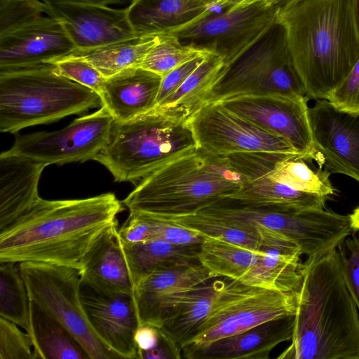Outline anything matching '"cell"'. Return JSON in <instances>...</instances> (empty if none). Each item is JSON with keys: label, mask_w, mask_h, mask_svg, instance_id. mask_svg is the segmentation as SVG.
<instances>
[{"label": "cell", "mask_w": 359, "mask_h": 359, "mask_svg": "<svg viewBox=\"0 0 359 359\" xmlns=\"http://www.w3.org/2000/svg\"><path fill=\"white\" fill-rule=\"evenodd\" d=\"M123 205L113 193L81 199L39 198L0 231V263L36 262L81 270L84 255L116 220Z\"/></svg>", "instance_id": "6da1fadb"}, {"label": "cell", "mask_w": 359, "mask_h": 359, "mask_svg": "<svg viewBox=\"0 0 359 359\" xmlns=\"http://www.w3.org/2000/svg\"><path fill=\"white\" fill-rule=\"evenodd\" d=\"M290 345L279 359H359V312L334 248L307 257Z\"/></svg>", "instance_id": "7a4b0ae2"}, {"label": "cell", "mask_w": 359, "mask_h": 359, "mask_svg": "<svg viewBox=\"0 0 359 359\" xmlns=\"http://www.w3.org/2000/svg\"><path fill=\"white\" fill-rule=\"evenodd\" d=\"M279 8L278 22L306 96L327 100L359 59L351 0H297Z\"/></svg>", "instance_id": "3957f363"}, {"label": "cell", "mask_w": 359, "mask_h": 359, "mask_svg": "<svg viewBox=\"0 0 359 359\" xmlns=\"http://www.w3.org/2000/svg\"><path fill=\"white\" fill-rule=\"evenodd\" d=\"M244 181L227 155L198 147L143 178L122 202L129 212L159 217L189 215L233 195Z\"/></svg>", "instance_id": "277c9868"}, {"label": "cell", "mask_w": 359, "mask_h": 359, "mask_svg": "<svg viewBox=\"0 0 359 359\" xmlns=\"http://www.w3.org/2000/svg\"><path fill=\"white\" fill-rule=\"evenodd\" d=\"M102 107L100 96L53 63L0 70V131L17 133Z\"/></svg>", "instance_id": "5b68a950"}, {"label": "cell", "mask_w": 359, "mask_h": 359, "mask_svg": "<svg viewBox=\"0 0 359 359\" xmlns=\"http://www.w3.org/2000/svg\"><path fill=\"white\" fill-rule=\"evenodd\" d=\"M197 148L189 120L155 107L130 120L114 121L108 143L93 160L115 182L135 183Z\"/></svg>", "instance_id": "8992f818"}, {"label": "cell", "mask_w": 359, "mask_h": 359, "mask_svg": "<svg viewBox=\"0 0 359 359\" xmlns=\"http://www.w3.org/2000/svg\"><path fill=\"white\" fill-rule=\"evenodd\" d=\"M198 213L236 225L274 231L294 243L302 255L307 257L337 248L347 231L346 217L332 211L257 205L229 196L215 201Z\"/></svg>", "instance_id": "52a82bcc"}, {"label": "cell", "mask_w": 359, "mask_h": 359, "mask_svg": "<svg viewBox=\"0 0 359 359\" xmlns=\"http://www.w3.org/2000/svg\"><path fill=\"white\" fill-rule=\"evenodd\" d=\"M247 95L306 96L289 53L285 29L279 22L225 67L207 102Z\"/></svg>", "instance_id": "ba28073f"}, {"label": "cell", "mask_w": 359, "mask_h": 359, "mask_svg": "<svg viewBox=\"0 0 359 359\" xmlns=\"http://www.w3.org/2000/svg\"><path fill=\"white\" fill-rule=\"evenodd\" d=\"M297 308L296 293L250 286L228 278L208 316L183 346L182 353L265 322L295 315Z\"/></svg>", "instance_id": "9c48e42d"}, {"label": "cell", "mask_w": 359, "mask_h": 359, "mask_svg": "<svg viewBox=\"0 0 359 359\" xmlns=\"http://www.w3.org/2000/svg\"><path fill=\"white\" fill-rule=\"evenodd\" d=\"M30 300L64 325L90 359L119 358L98 338L84 310L79 269L36 262L20 263Z\"/></svg>", "instance_id": "30bf717a"}, {"label": "cell", "mask_w": 359, "mask_h": 359, "mask_svg": "<svg viewBox=\"0 0 359 359\" xmlns=\"http://www.w3.org/2000/svg\"><path fill=\"white\" fill-rule=\"evenodd\" d=\"M279 6L257 3L210 13L170 34L185 46L215 54L231 65L278 22Z\"/></svg>", "instance_id": "8fae6325"}, {"label": "cell", "mask_w": 359, "mask_h": 359, "mask_svg": "<svg viewBox=\"0 0 359 359\" xmlns=\"http://www.w3.org/2000/svg\"><path fill=\"white\" fill-rule=\"evenodd\" d=\"M114 121L102 106L60 130L17 135L6 151L47 165L93 160L108 143Z\"/></svg>", "instance_id": "7c38bea8"}, {"label": "cell", "mask_w": 359, "mask_h": 359, "mask_svg": "<svg viewBox=\"0 0 359 359\" xmlns=\"http://www.w3.org/2000/svg\"><path fill=\"white\" fill-rule=\"evenodd\" d=\"M189 121L198 147L212 154L271 152L298 155L287 140L229 110L219 102H207Z\"/></svg>", "instance_id": "4fadbf2b"}, {"label": "cell", "mask_w": 359, "mask_h": 359, "mask_svg": "<svg viewBox=\"0 0 359 359\" xmlns=\"http://www.w3.org/2000/svg\"><path fill=\"white\" fill-rule=\"evenodd\" d=\"M309 98L247 95L219 101L224 107L287 140L305 161H318L309 118Z\"/></svg>", "instance_id": "5bb4252c"}, {"label": "cell", "mask_w": 359, "mask_h": 359, "mask_svg": "<svg viewBox=\"0 0 359 359\" xmlns=\"http://www.w3.org/2000/svg\"><path fill=\"white\" fill-rule=\"evenodd\" d=\"M309 118L317 163L330 175H346L359 182V113L322 99L309 108Z\"/></svg>", "instance_id": "9a60e30c"}, {"label": "cell", "mask_w": 359, "mask_h": 359, "mask_svg": "<svg viewBox=\"0 0 359 359\" xmlns=\"http://www.w3.org/2000/svg\"><path fill=\"white\" fill-rule=\"evenodd\" d=\"M42 1L45 13L60 22L76 50L96 48L139 36L129 22L126 8L65 0Z\"/></svg>", "instance_id": "2e32d148"}, {"label": "cell", "mask_w": 359, "mask_h": 359, "mask_svg": "<svg viewBox=\"0 0 359 359\" xmlns=\"http://www.w3.org/2000/svg\"><path fill=\"white\" fill-rule=\"evenodd\" d=\"M286 154L238 152L227 155L245 181L233 195L245 203L269 206L324 209L328 197L294 189L271 180L269 171Z\"/></svg>", "instance_id": "e0dca14e"}, {"label": "cell", "mask_w": 359, "mask_h": 359, "mask_svg": "<svg viewBox=\"0 0 359 359\" xmlns=\"http://www.w3.org/2000/svg\"><path fill=\"white\" fill-rule=\"evenodd\" d=\"M76 50L60 22L41 16L0 36V70L52 63Z\"/></svg>", "instance_id": "ac0fdd59"}, {"label": "cell", "mask_w": 359, "mask_h": 359, "mask_svg": "<svg viewBox=\"0 0 359 359\" xmlns=\"http://www.w3.org/2000/svg\"><path fill=\"white\" fill-rule=\"evenodd\" d=\"M81 301L94 332L119 358H139L134 336L138 319L133 297L107 296L93 291L82 294Z\"/></svg>", "instance_id": "d6986e66"}, {"label": "cell", "mask_w": 359, "mask_h": 359, "mask_svg": "<svg viewBox=\"0 0 359 359\" xmlns=\"http://www.w3.org/2000/svg\"><path fill=\"white\" fill-rule=\"evenodd\" d=\"M217 278L199 262L158 269L135 287L133 299L138 325L158 327L163 313L174 295Z\"/></svg>", "instance_id": "ffe728a7"}, {"label": "cell", "mask_w": 359, "mask_h": 359, "mask_svg": "<svg viewBox=\"0 0 359 359\" xmlns=\"http://www.w3.org/2000/svg\"><path fill=\"white\" fill-rule=\"evenodd\" d=\"M81 264L82 285L101 294L133 297L134 286L119 237L117 219L97 236Z\"/></svg>", "instance_id": "44dd1931"}, {"label": "cell", "mask_w": 359, "mask_h": 359, "mask_svg": "<svg viewBox=\"0 0 359 359\" xmlns=\"http://www.w3.org/2000/svg\"><path fill=\"white\" fill-rule=\"evenodd\" d=\"M295 315L271 320L245 332L183 352L188 359H268L279 344L291 341Z\"/></svg>", "instance_id": "7402d4cb"}, {"label": "cell", "mask_w": 359, "mask_h": 359, "mask_svg": "<svg viewBox=\"0 0 359 359\" xmlns=\"http://www.w3.org/2000/svg\"><path fill=\"white\" fill-rule=\"evenodd\" d=\"M162 76L141 67H130L106 79L102 106L115 121L123 122L156 107Z\"/></svg>", "instance_id": "603a6c76"}, {"label": "cell", "mask_w": 359, "mask_h": 359, "mask_svg": "<svg viewBox=\"0 0 359 359\" xmlns=\"http://www.w3.org/2000/svg\"><path fill=\"white\" fill-rule=\"evenodd\" d=\"M227 279L215 278L178 292L168 304L158 328L181 355L183 346L208 316Z\"/></svg>", "instance_id": "cb8c5ba5"}, {"label": "cell", "mask_w": 359, "mask_h": 359, "mask_svg": "<svg viewBox=\"0 0 359 359\" xmlns=\"http://www.w3.org/2000/svg\"><path fill=\"white\" fill-rule=\"evenodd\" d=\"M43 163L8 153L0 155V231L14 222L40 198Z\"/></svg>", "instance_id": "d4e9b609"}, {"label": "cell", "mask_w": 359, "mask_h": 359, "mask_svg": "<svg viewBox=\"0 0 359 359\" xmlns=\"http://www.w3.org/2000/svg\"><path fill=\"white\" fill-rule=\"evenodd\" d=\"M215 0H137L126 8L138 36L168 34L187 27L212 13Z\"/></svg>", "instance_id": "484cf974"}, {"label": "cell", "mask_w": 359, "mask_h": 359, "mask_svg": "<svg viewBox=\"0 0 359 359\" xmlns=\"http://www.w3.org/2000/svg\"><path fill=\"white\" fill-rule=\"evenodd\" d=\"M300 251L266 249L257 262L238 280L253 287L297 293L302 282Z\"/></svg>", "instance_id": "4316f807"}, {"label": "cell", "mask_w": 359, "mask_h": 359, "mask_svg": "<svg viewBox=\"0 0 359 359\" xmlns=\"http://www.w3.org/2000/svg\"><path fill=\"white\" fill-rule=\"evenodd\" d=\"M225 67L222 57L208 54L182 86L156 107L170 116L189 120L207 103L212 86Z\"/></svg>", "instance_id": "83f0119b"}, {"label": "cell", "mask_w": 359, "mask_h": 359, "mask_svg": "<svg viewBox=\"0 0 359 359\" xmlns=\"http://www.w3.org/2000/svg\"><path fill=\"white\" fill-rule=\"evenodd\" d=\"M121 242L134 288L143 278L158 269L199 262L201 244L176 245L159 239L135 243Z\"/></svg>", "instance_id": "f1b7e54d"}, {"label": "cell", "mask_w": 359, "mask_h": 359, "mask_svg": "<svg viewBox=\"0 0 359 359\" xmlns=\"http://www.w3.org/2000/svg\"><path fill=\"white\" fill-rule=\"evenodd\" d=\"M29 320L36 359H90L68 330L32 301Z\"/></svg>", "instance_id": "f546056e"}, {"label": "cell", "mask_w": 359, "mask_h": 359, "mask_svg": "<svg viewBox=\"0 0 359 359\" xmlns=\"http://www.w3.org/2000/svg\"><path fill=\"white\" fill-rule=\"evenodd\" d=\"M159 36H139L96 48L76 50L69 56L86 60L108 78L128 68L140 67Z\"/></svg>", "instance_id": "4dcf8cb0"}, {"label": "cell", "mask_w": 359, "mask_h": 359, "mask_svg": "<svg viewBox=\"0 0 359 359\" xmlns=\"http://www.w3.org/2000/svg\"><path fill=\"white\" fill-rule=\"evenodd\" d=\"M262 252L208 237L201 244L198 261L217 278L238 280L257 262Z\"/></svg>", "instance_id": "1f68e13d"}, {"label": "cell", "mask_w": 359, "mask_h": 359, "mask_svg": "<svg viewBox=\"0 0 359 359\" xmlns=\"http://www.w3.org/2000/svg\"><path fill=\"white\" fill-rule=\"evenodd\" d=\"M30 298L20 263H0V316L29 330Z\"/></svg>", "instance_id": "d6a6232c"}, {"label": "cell", "mask_w": 359, "mask_h": 359, "mask_svg": "<svg viewBox=\"0 0 359 359\" xmlns=\"http://www.w3.org/2000/svg\"><path fill=\"white\" fill-rule=\"evenodd\" d=\"M269 177L294 189L328 197L334 194L325 170L314 171L298 155L287 154L269 171Z\"/></svg>", "instance_id": "836d02e7"}, {"label": "cell", "mask_w": 359, "mask_h": 359, "mask_svg": "<svg viewBox=\"0 0 359 359\" xmlns=\"http://www.w3.org/2000/svg\"><path fill=\"white\" fill-rule=\"evenodd\" d=\"M159 39L145 55L140 67L162 77L181 65L210 53L183 45L170 34H160Z\"/></svg>", "instance_id": "e575fe53"}, {"label": "cell", "mask_w": 359, "mask_h": 359, "mask_svg": "<svg viewBox=\"0 0 359 359\" xmlns=\"http://www.w3.org/2000/svg\"><path fill=\"white\" fill-rule=\"evenodd\" d=\"M45 5L39 0H0V36L42 16Z\"/></svg>", "instance_id": "d590c367"}, {"label": "cell", "mask_w": 359, "mask_h": 359, "mask_svg": "<svg viewBox=\"0 0 359 359\" xmlns=\"http://www.w3.org/2000/svg\"><path fill=\"white\" fill-rule=\"evenodd\" d=\"M0 316V359H36L29 334Z\"/></svg>", "instance_id": "8d00e7d4"}, {"label": "cell", "mask_w": 359, "mask_h": 359, "mask_svg": "<svg viewBox=\"0 0 359 359\" xmlns=\"http://www.w3.org/2000/svg\"><path fill=\"white\" fill-rule=\"evenodd\" d=\"M52 63L63 76L100 95L107 78L89 62L78 57L67 56Z\"/></svg>", "instance_id": "74e56055"}, {"label": "cell", "mask_w": 359, "mask_h": 359, "mask_svg": "<svg viewBox=\"0 0 359 359\" xmlns=\"http://www.w3.org/2000/svg\"><path fill=\"white\" fill-rule=\"evenodd\" d=\"M342 273L359 312V237H347L337 248Z\"/></svg>", "instance_id": "f35d334b"}, {"label": "cell", "mask_w": 359, "mask_h": 359, "mask_svg": "<svg viewBox=\"0 0 359 359\" xmlns=\"http://www.w3.org/2000/svg\"><path fill=\"white\" fill-rule=\"evenodd\" d=\"M150 215L154 222V240H163L176 245H197L202 244L208 238L196 230Z\"/></svg>", "instance_id": "ab89813d"}, {"label": "cell", "mask_w": 359, "mask_h": 359, "mask_svg": "<svg viewBox=\"0 0 359 359\" xmlns=\"http://www.w3.org/2000/svg\"><path fill=\"white\" fill-rule=\"evenodd\" d=\"M327 100L341 110L359 113V59L346 79L331 93Z\"/></svg>", "instance_id": "60d3db41"}, {"label": "cell", "mask_w": 359, "mask_h": 359, "mask_svg": "<svg viewBox=\"0 0 359 359\" xmlns=\"http://www.w3.org/2000/svg\"><path fill=\"white\" fill-rule=\"evenodd\" d=\"M208 54L198 56L181 65L162 77L156 107L182 86Z\"/></svg>", "instance_id": "b9f144b4"}, {"label": "cell", "mask_w": 359, "mask_h": 359, "mask_svg": "<svg viewBox=\"0 0 359 359\" xmlns=\"http://www.w3.org/2000/svg\"><path fill=\"white\" fill-rule=\"evenodd\" d=\"M161 334L159 329L150 325H140L136 329L134 339L138 356L155 348L160 342Z\"/></svg>", "instance_id": "7bdbcfd3"}, {"label": "cell", "mask_w": 359, "mask_h": 359, "mask_svg": "<svg viewBox=\"0 0 359 359\" xmlns=\"http://www.w3.org/2000/svg\"><path fill=\"white\" fill-rule=\"evenodd\" d=\"M277 2L278 0H220L218 6L225 8L227 11H233L257 3H262L267 6H274L276 5Z\"/></svg>", "instance_id": "ee69618b"}, {"label": "cell", "mask_w": 359, "mask_h": 359, "mask_svg": "<svg viewBox=\"0 0 359 359\" xmlns=\"http://www.w3.org/2000/svg\"><path fill=\"white\" fill-rule=\"evenodd\" d=\"M72 2L76 3H82V4H95V5H102L107 6L111 4H126L129 1L132 0H65Z\"/></svg>", "instance_id": "f6af8a7d"}, {"label": "cell", "mask_w": 359, "mask_h": 359, "mask_svg": "<svg viewBox=\"0 0 359 359\" xmlns=\"http://www.w3.org/2000/svg\"><path fill=\"white\" fill-rule=\"evenodd\" d=\"M353 20L359 34V0H351Z\"/></svg>", "instance_id": "bcb514c9"}, {"label": "cell", "mask_w": 359, "mask_h": 359, "mask_svg": "<svg viewBox=\"0 0 359 359\" xmlns=\"http://www.w3.org/2000/svg\"><path fill=\"white\" fill-rule=\"evenodd\" d=\"M354 230H359V206L350 215Z\"/></svg>", "instance_id": "7dc6e473"}, {"label": "cell", "mask_w": 359, "mask_h": 359, "mask_svg": "<svg viewBox=\"0 0 359 359\" xmlns=\"http://www.w3.org/2000/svg\"><path fill=\"white\" fill-rule=\"evenodd\" d=\"M294 1H297V0H278L276 5L278 6L279 7H280L289 2Z\"/></svg>", "instance_id": "c3c4849f"}, {"label": "cell", "mask_w": 359, "mask_h": 359, "mask_svg": "<svg viewBox=\"0 0 359 359\" xmlns=\"http://www.w3.org/2000/svg\"><path fill=\"white\" fill-rule=\"evenodd\" d=\"M215 4L216 5H218L219 2L220 1V0H215Z\"/></svg>", "instance_id": "681fc988"}, {"label": "cell", "mask_w": 359, "mask_h": 359, "mask_svg": "<svg viewBox=\"0 0 359 359\" xmlns=\"http://www.w3.org/2000/svg\"><path fill=\"white\" fill-rule=\"evenodd\" d=\"M137 1V0H132V2H134V1ZM132 2H131V3H132Z\"/></svg>", "instance_id": "f907efd6"}]
</instances>
